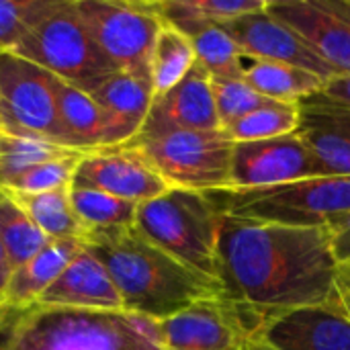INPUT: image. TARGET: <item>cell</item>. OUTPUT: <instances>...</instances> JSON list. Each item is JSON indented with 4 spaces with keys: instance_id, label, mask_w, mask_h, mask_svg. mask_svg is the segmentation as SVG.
I'll list each match as a JSON object with an SVG mask.
<instances>
[{
    "instance_id": "obj_8",
    "label": "cell",
    "mask_w": 350,
    "mask_h": 350,
    "mask_svg": "<svg viewBox=\"0 0 350 350\" xmlns=\"http://www.w3.org/2000/svg\"><path fill=\"white\" fill-rule=\"evenodd\" d=\"M78 16L117 72L150 78L152 51L162 27L152 2L74 0Z\"/></svg>"
},
{
    "instance_id": "obj_17",
    "label": "cell",
    "mask_w": 350,
    "mask_h": 350,
    "mask_svg": "<svg viewBox=\"0 0 350 350\" xmlns=\"http://www.w3.org/2000/svg\"><path fill=\"white\" fill-rule=\"evenodd\" d=\"M35 306L84 312H125L111 275L88 248L68 265Z\"/></svg>"
},
{
    "instance_id": "obj_38",
    "label": "cell",
    "mask_w": 350,
    "mask_h": 350,
    "mask_svg": "<svg viewBox=\"0 0 350 350\" xmlns=\"http://www.w3.org/2000/svg\"><path fill=\"white\" fill-rule=\"evenodd\" d=\"M248 350H273V349H269L265 342H260V340H252V345L248 347Z\"/></svg>"
},
{
    "instance_id": "obj_2",
    "label": "cell",
    "mask_w": 350,
    "mask_h": 350,
    "mask_svg": "<svg viewBox=\"0 0 350 350\" xmlns=\"http://www.w3.org/2000/svg\"><path fill=\"white\" fill-rule=\"evenodd\" d=\"M84 244L111 275L129 314L160 322L199 299L224 295L221 285L174 260L135 226L88 232Z\"/></svg>"
},
{
    "instance_id": "obj_33",
    "label": "cell",
    "mask_w": 350,
    "mask_h": 350,
    "mask_svg": "<svg viewBox=\"0 0 350 350\" xmlns=\"http://www.w3.org/2000/svg\"><path fill=\"white\" fill-rule=\"evenodd\" d=\"M82 156H84V152H76L70 156H62V158L43 162V164L27 170L18 178H14L4 189L18 191V193H47V191L72 187L74 174H76V168H78V162Z\"/></svg>"
},
{
    "instance_id": "obj_5",
    "label": "cell",
    "mask_w": 350,
    "mask_h": 350,
    "mask_svg": "<svg viewBox=\"0 0 350 350\" xmlns=\"http://www.w3.org/2000/svg\"><path fill=\"white\" fill-rule=\"evenodd\" d=\"M219 213L293 226H332L350 215L349 176H318L260 189H217L205 191Z\"/></svg>"
},
{
    "instance_id": "obj_6",
    "label": "cell",
    "mask_w": 350,
    "mask_h": 350,
    "mask_svg": "<svg viewBox=\"0 0 350 350\" xmlns=\"http://www.w3.org/2000/svg\"><path fill=\"white\" fill-rule=\"evenodd\" d=\"M12 53L86 92L109 74L117 72L90 37L78 16L74 0H59L57 6L29 31Z\"/></svg>"
},
{
    "instance_id": "obj_10",
    "label": "cell",
    "mask_w": 350,
    "mask_h": 350,
    "mask_svg": "<svg viewBox=\"0 0 350 350\" xmlns=\"http://www.w3.org/2000/svg\"><path fill=\"white\" fill-rule=\"evenodd\" d=\"M262 322L224 295L199 299L160 320L164 350H248Z\"/></svg>"
},
{
    "instance_id": "obj_7",
    "label": "cell",
    "mask_w": 350,
    "mask_h": 350,
    "mask_svg": "<svg viewBox=\"0 0 350 350\" xmlns=\"http://www.w3.org/2000/svg\"><path fill=\"white\" fill-rule=\"evenodd\" d=\"M137 148L170 189L217 191L232 187L234 142L221 131H170L135 137Z\"/></svg>"
},
{
    "instance_id": "obj_25",
    "label": "cell",
    "mask_w": 350,
    "mask_h": 350,
    "mask_svg": "<svg viewBox=\"0 0 350 350\" xmlns=\"http://www.w3.org/2000/svg\"><path fill=\"white\" fill-rule=\"evenodd\" d=\"M197 64V55L191 39L178 29L162 23L150 64L154 98L174 88Z\"/></svg>"
},
{
    "instance_id": "obj_12",
    "label": "cell",
    "mask_w": 350,
    "mask_h": 350,
    "mask_svg": "<svg viewBox=\"0 0 350 350\" xmlns=\"http://www.w3.org/2000/svg\"><path fill=\"white\" fill-rule=\"evenodd\" d=\"M267 12L291 27L338 76H350V0H269Z\"/></svg>"
},
{
    "instance_id": "obj_15",
    "label": "cell",
    "mask_w": 350,
    "mask_h": 350,
    "mask_svg": "<svg viewBox=\"0 0 350 350\" xmlns=\"http://www.w3.org/2000/svg\"><path fill=\"white\" fill-rule=\"evenodd\" d=\"M254 340L273 350H350V316L334 293L324 304L267 320Z\"/></svg>"
},
{
    "instance_id": "obj_19",
    "label": "cell",
    "mask_w": 350,
    "mask_h": 350,
    "mask_svg": "<svg viewBox=\"0 0 350 350\" xmlns=\"http://www.w3.org/2000/svg\"><path fill=\"white\" fill-rule=\"evenodd\" d=\"M88 94L107 115L109 148L129 144L142 131L154 103L152 80L129 72L109 74Z\"/></svg>"
},
{
    "instance_id": "obj_30",
    "label": "cell",
    "mask_w": 350,
    "mask_h": 350,
    "mask_svg": "<svg viewBox=\"0 0 350 350\" xmlns=\"http://www.w3.org/2000/svg\"><path fill=\"white\" fill-rule=\"evenodd\" d=\"M187 37L193 43L197 64L211 78L244 76V55L221 25H203Z\"/></svg>"
},
{
    "instance_id": "obj_4",
    "label": "cell",
    "mask_w": 350,
    "mask_h": 350,
    "mask_svg": "<svg viewBox=\"0 0 350 350\" xmlns=\"http://www.w3.org/2000/svg\"><path fill=\"white\" fill-rule=\"evenodd\" d=\"M135 230L193 273L219 285L221 213L205 193L168 189L139 203Z\"/></svg>"
},
{
    "instance_id": "obj_28",
    "label": "cell",
    "mask_w": 350,
    "mask_h": 350,
    "mask_svg": "<svg viewBox=\"0 0 350 350\" xmlns=\"http://www.w3.org/2000/svg\"><path fill=\"white\" fill-rule=\"evenodd\" d=\"M70 199L86 234L135 226L137 203L107 195L103 191L80 187L70 189Z\"/></svg>"
},
{
    "instance_id": "obj_22",
    "label": "cell",
    "mask_w": 350,
    "mask_h": 350,
    "mask_svg": "<svg viewBox=\"0 0 350 350\" xmlns=\"http://www.w3.org/2000/svg\"><path fill=\"white\" fill-rule=\"evenodd\" d=\"M162 23L191 33L203 25H221L226 21L267 8V0H154Z\"/></svg>"
},
{
    "instance_id": "obj_11",
    "label": "cell",
    "mask_w": 350,
    "mask_h": 350,
    "mask_svg": "<svg viewBox=\"0 0 350 350\" xmlns=\"http://www.w3.org/2000/svg\"><path fill=\"white\" fill-rule=\"evenodd\" d=\"M318 176H328V172L297 131L234 144L230 189H260Z\"/></svg>"
},
{
    "instance_id": "obj_1",
    "label": "cell",
    "mask_w": 350,
    "mask_h": 350,
    "mask_svg": "<svg viewBox=\"0 0 350 350\" xmlns=\"http://www.w3.org/2000/svg\"><path fill=\"white\" fill-rule=\"evenodd\" d=\"M338 260L330 226L293 228L221 213L219 285L224 297L262 324L334 295Z\"/></svg>"
},
{
    "instance_id": "obj_34",
    "label": "cell",
    "mask_w": 350,
    "mask_h": 350,
    "mask_svg": "<svg viewBox=\"0 0 350 350\" xmlns=\"http://www.w3.org/2000/svg\"><path fill=\"white\" fill-rule=\"evenodd\" d=\"M330 232H332V248H334L336 260L338 262L350 260V215L332 224Z\"/></svg>"
},
{
    "instance_id": "obj_16",
    "label": "cell",
    "mask_w": 350,
    "mask_h": 350,
    "mask_svg": "<svg viewBox=\"0 0 350 350\" xmlns=\"http://www.w3.org/2000/svg\"><path fill=\"white\" fill-rule=\"evenodd\" d=\"M215 129H221V123L213 100L211 76L195 64L174 88L154 98L148 119L135 137H152L170 131Z\"/></svg>"
},
{
    "instance_id": "obj_36",
    "label": "cell",
    "mask_w": 350,
    "mask_h": 350,
    "mask_svg": "<svg viewBox=\"0 0 350 350\" xmlns=\"http://www.w3.org/2000/svg\"><path fill=\"white\" fill-rule=\"evenodd\" d=\"M334 293L340 299L342 308L350 316V260L338 262L336 269V279H334Z\"/></svg>"
},
{
    "instance_id": "obj_3",
    "label": "cell",
    "mask_w": 350,
    "mask_h": 350,
    "mask_svg": "<svg viewBox=\"0 0 350 350\" xmlns=\"http://www.w3.org/2000/svg\"><path fill=\"white\" fill-rule=\"evenodd\" d=\"M0 350H164L158 322L129 312L2 310Z\"/></svg>"
},
{
    "instance_id": "obj_40",
    "label": "cell",
    "mask_w": 350,
    "mask_h": 350,
    "mask_svg": "<svg viewBox=\"0 0 350 350\" xmlns=\"http://www.w3.org/2000/svg\"><path fill=\"white\" fill-rule=\"evenodd\" d=\"M0 320H2V310H0Z\"/></svg>"
},
{
    "instance_id": "obj_9",
    "label": "cell",
    "mask_w": 350,
    "mask_h": 350,
    "mask_svg": "<svg viewBox=\"0 0 350 350\" xmlns=\"http://www.w3.org/2000/svg\"><path fill=\"white\" fill-rule=\"evenodd\" d=\"M53 82L55 76L41 66L12 51H0V131L41 137L68 148L57 119Z\"/></svg>"
},
{
    "instance_id": "obj_29",
    "label": "cell",
    "mask_w": 350,
    "mask_h": 350,
    "mask_svg": "<svg viewBox=\"0 0 350 350\" xmlns=\"http://www.w3.org/2000/svg\"><path fill=\"white\" fill-rule=\"evenodd\" d=\"M0 240L12 271L33 258L49 242L4 187H0Z\"/></svg>"
},
{
    "instance_id": "obj_32",
    "label": "cell",
    "mask_w": 350,
    "mask_h": 350,
    "mask_svg": "<svg viewBox=\"0 0 350 350\" xmlns=\"http://www.w3.org/2000/svg\"><path fill=\"white\" fill-rule=\"evenodd\" d=\"M213 88V100L217 109V117L221 123V129L230 125L232 121L252 113L254 109L262 107L269 98L258 94L244 76L238 78H211Z\"/></svg>"
},
{
    "instance_id": "obj_21",
    "label": "cell",
    "mask_w": 350,
    "mask_h": 350,
    "mask_svg": "<svg viewBox=\"0 0 350 350\" xmlns=\"http://www.w3.org/2000/svg\"><path fill=\"white\" fill-rule=\"evenodd\" d=\"M53 90L57 119L68 148L84 154L98 148H109V121L96 100L86 90L59 78H55Z\"/></svg>"
},
{
    "instance_id": "obj_35",
    "label": "cell",
    "mask_w": 350,
    "mask_h": 350,
    "mask_svg": "<svg viewBox=\"0 0 350 350\" xmlns=\"http://www.w3.org/2000/svg\"><path fill=\"white\" fill-rule=\"evenodd\" d=\"M318 94L324 100H330V103H336L340 107L350 109V76H338V78L330 80Z\"/></svg>"
},
{
    "instance_id": "obj_18",
    "label": "cell",
    "mask_w": 350,
    "mask_h": 350,
    "mask_svg": "<svg viewBox=\"0 0 350 350\" xmlns=\"http://www.w3.org/2000/svg\"><path fill=\"white\" fill-rule=\"evenodd\" d=\"M297 133L326 168L328 176L350 178V109L320 94L299 100Z\"/></svg>"
},
{
    "instance_id": "obj_39",
    "label": "cell",
    "mask_w": 350,
    "mask_h": 350,
    "mask_svg": "<svg viewBox=\"0 0 350 350\" xmlns=\"http://www.w3.org/2000/svg\"><path fill=\"white\" fill-rule=\"evenodd\" d=\"M0 129H2V109H0Z\"/></svg>"
},
{
    "instance_id": "obj_23",
    "label": "cell",
    "mask_w": 350,
    "mask_h": 350,
    "mask_svg": "<svg viewBox=\"0 0 350 350\" xmlns=\"http://www.w3.org/2000/svg\"><path fill=\"white\" fill-rule=\"evenodd\" d=\"M244 80L265 98L287 100V103H299L308 96L318 94L326 86V82L320 76L301 70L297 66L246 59V57H244Z\"/></svg>"
},
{
    "instance_id": "obj_31",
    "label": "cell",
    "mask_w": 350,
    "mask_h": 350,
    "mask_svg": "<svg viewBox=\"0 0 350 350\" xmlns=\"http://www.w3.org/2000/svg\"><path fill=\"white\" fill-rule=\"evenodd\" d=\"M57 2L59 0H0V51H14Z\"/></svg>"
},
{
    "instance_id": "obj_14",
    "label": "cell",
    "mask_w": 350,
    "mask_h": 350,
    "mask_svg": "<svg viewBox=\"0 0 350 350\" xmlns=\"http://www.w3.org/2000/svg\"><path fill=\"white\" fill-rule=\"evenodd\" d=\"M221 27L236 41V45L240 47L246 59L297 66L301 70L320 76L326 84L338 78V74L326 62H322L314 53V49L291 27L269 14L267 8L226 21L221 23Z\"/></svg>"
},
{
    "instance_id": "obj_24",
    "label": "cell",
    "mask_w": 350,
    "mask_h": 350,
    "mask_svg": "<svg viewBox=\"0 0 350 350\" xmlns=\"http://www.w3.org/2000/svg\"><path fill=\"white\" fill-rule=\"evenodd\" d=\"M70 189L72 187L47 193L6 191L14 197L21 209L31 217V221L47 240H86V230L72 207Z\"/></svg>"
},
{
    "instance_id": "obj_27",
    "label": "cell",
    "mask_w": 350,
    "mask_h": 350,
    "mask_svg": "<svg viewBox=\"0 0 350 350\" xmlns=\"http://www.w3.org/2000/svg\"><path fill=\"white\" fill-rule=\"evenodd\" d=\"M78 150L29 135H16L8 131H0V187H8L14 178L25 174L27 170L62 158L76 154Z\"/></svg>"
},
{
    "instance_id": "obj_13",
    "label": "cell",
    "mask_w": 350,
    "mask_h": 350,
    "mask_svg": "<svg viewBox=\"0 0 350 350\" xmlns=\"http://www.w3.org/2000/svg\"><path fill=\"white\" fill-rule=\"evenodd\" d=\"M72 187L103 191L137 205L170 189L148 158L129 144L86 152L78 162Z\"/></svg>"
},
{
    "instance_id": "obj_26",
    "label": "cell",
    "mask_w": 350,
    "mask_h": 350,
    "mask_svg": "<svg viewBox=\"0 0 350 350\" xmlns=\"http://www.w3.org/2000/svg\"><path fill=\"white\" fill-rule=\"evenodd\" d=\"M299 127V103L267 100L252 113L232 121L221 131L234 142H260L295 133Z\"/></svg>"
},
{
    "instance_id": "obj_20",
    "label": "cell",
    "mask_w": 350,
    "mask_h": 350,
    "mask_svg": "<svg viewBox=\"0 0 350 350\" xmlns=\"http://www.w3.org/2000/svg\"><path fill=\"white\" fill-rule=\"evenodd\" d=\"M84 248V240H49L33 258L12 271L2 310H27L35 306Z\"/></svg>"
},
{
    "instance_id": "obj_37",
    "label": "cell",
    "mask_w": 350,
    "mask_h": 350,
    "mask_svg": "<svg viewBox=\"0 0 350 350\" xmlns=\"http://www.w3.org/2000/svg\"><path fill=\"white\" fill-rule=\"evenodd\" d=\"M10 275H12V265L8 260V254H6L4 244L0 240V310L4 306V295H6V287H8Z\"/></svg>"
}]
</instances>
